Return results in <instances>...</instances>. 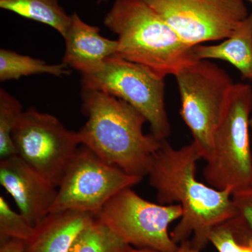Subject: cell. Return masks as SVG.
Listing matches in <instances>:
<instances>
[{
  "mask_svg": "<svg viewBox=\"0 0 252 252\" xmlns=\"http://www.w3.org/2000/svg\"><path fill=\"white\" fill-rule=\"evenodd\" d=\"M65 50L63 63L81 75L99 72L106 61L117 56L119 43L101 35L98 27L84 22L77 12L71 14V21L63 36Z\"/></svg>",
  "mask_w": 252,
  "mask_h": 252,
  "instance_id": "12",
  "label": "cell"
},
{
  "mask_svg": "<svg viewBox=\"0 0 252 252\" xmlns=\"http://www.w3.org/2000/svg\"><path fill=\"white\" fill-rule=\"evenodd\" d=\"M12 139L16 155L57 187L81 145L77 132L34 108L23 112Z\"/></svg>",
  "mask_w": 252,
  "mask_h": 252,
  "instance_id": "8",
  "label": "cell"
},
{
  "mask_svg": "<svg viewBox=\"0 0 252 252\" xmlns=\"http://www.w3.org/2000/svg\"><path fill=\"white\" fill-rule=\"evenodd\" d=\"M103 23L117 34V56L148 68L162 79L198 61L193 46L142 0H116Z\"/></svg>",
  "mask_w": 252,
  "mask_h": 252,
  "instance_id": "3",
  "label": "cell"
},
{
  "mask_svg": "<svg viewBox=\"0 0 252 252\" xmlns=\"http://www.w3.org/2000/svg\"><path fill=\"white\" fill-rule=\"evenodd\" d=\"M250 128H251L252 130V117L251 118V119H250Z\"/></svg>",
  "mask_w": 252,
  "mask_h": 252,
  "instance_id": "25",
  "label": "cell"
},
{
  "mask_svg": "<svg viewBox=\"0 0 252 252\" xmlns=\"http://www.w3.org/2000/svg\"><path fill=\"white\" fill-rule=\"evenodd\" d=\"M129 252H160L157 250H152L148 248H132ZM175 252H201L200 250L193 248L190 240L183 242L179 245V248Z\"/></svg>",
  "mask_w": 252,
  "mask_h": 252,
  "instance_id": "23",
  "label": "cell"
},
{
  "mask_svg": "<svg viewBox=\"0 0 252 252\" xmlns=\"http://www.w3.org/2000/svg\"><path fill=\"white\" fill-rule=\"evenodd\" d=\"M181 98L180 114L204 160L213 153L215 131L234 83L224 69L200 60L175 75Z\"/></svg>",
  "mask_w": 252,
  "mask_h": 252,
  "instance_id": "5",
  "label": "cell"
},
{
  "mask_svg": "<svg viewBox=\"0 0 252 252\" xmlns=\"http://www.w3.org/2000/svg\"><path fill=\"white\" fill-rule=\"evenodd\" d=\"M0 8L49 26L63 37L70 24L71 15L67 14L59 0H0Z\"/></svg>",
  "mask_w": 252,
  "mask_h": 252,
  "instance_id": "15",
  "label": "cell"
},
{
  "mask_svg": "<svg viewBox=\"0 0 252 252\" xmlns=\"http://www.w3.org/2000/svg\"><path fill=\"white\" fill-rule=\"evenodd\" d=\"M86 212L64 211L50 213L35 226L24 252H68L81 230L94 220Z\"/></svg>",
  "mask_w": 252,
  "mask_h": 252,
  "instance_id": "13",
  "label": "cell"
},
{
  "mask_svg": "<svg viewBox=\"0 0 252 252\" xmlns=\"http://www.w3.org/2000/svg\"><path fill=\"white\" fill-rule=\"evenodd\" d=\"M64 63L48 64L42 60L18 54L9 49L0 50V81L18 80L23 77L46 74L61 77L70 74Z\"/></svg>",
  "mask_w": 252,
  "mask_h": 252,
  "instance_id": "16",
  "label": "cell"
},
{
  "mask_svg": "<svg viewBox=\"0 0 252 252\" xmlns=\"http://www.w3.org/2000/svg\"><path fill=\"white\" fill-rule=\"evenodd\" d=\"M26 243L18 239H10L1 243L0 252H24Z\"/></svg>",
  "mask_w": 252,
  "mask_h": 252,
  "instance_id": "22",
  "label": "cell"
},
{
  "mask_svg": "<svg viewBox=\"0 0 252 252\" xmlns=\"http://www.w3.org/2000/svg\"><path fill=\"white\" fill-rule=\"evenodd\" d=\"M132 248L94 217L78 235L68 252H129Z\"/></svg>",
  "mask_w": 252,
  "mask_h": 252,
  "instance_id": "17",
  "label": "cell"
},
{
  "mask_svg": "<svg viewBox=\"0 0 252 252\" xmlns=\"http://www.w3.org/2000/svg\"><path fill=\"white\" fill-rule=\"evenodd\" d=\"M210 243L219 252H252V228L239 214L215 227Z\"/></svg>",
  "mask_w": 252,
  "mask_h": 252,
  "instance_id": "18",
  "label": "cell"
},
{
  "mask_svg": "<svg viewBox=\"0 0 252 252\" xmlns=\"http://www.w3.org/2000/svg\"><path fill=\"white\" fill-rule=\"evenodd\" d=\"M35 232V227L30 223L22 214L13 211L7 202L0 197V241L18 239L29 241Z\"/></svg>",
  "mask_w": 252,
  "mask_h": 252,
  "instance_id": "20",
  "label": "cell"
},
{
  "mask_svg": "<svg viewBox=\"0 0 252 252\" xmlns=\"http://www.w3.org/2000/svg\"><path fill=\"white\" fill-rule=\"evenodd\" d=\"M248 1H250V2H251L252 4V0H248Z\"/></svg>",
  "mask_w": 252,
  "mask_h": 252,
  "instance_id": "26",
  "label": "cell"
},
{
  "mask_svg": "<svg viewBox=\"0 0 252 252\" xmlns=\"http://www.w3.org/2000/svg\"><path fill=\"white\" fill-rule=\"evenodd\" d=\"M195 59H217L233 64L243 79L252 81V14L240 23L231 35L215 45L193 46Z\"/></svg>",
  "mask_w": 252,
  "mask_h": 252,
  "instance_id": "14",
  "label": "cell"
},
{
  "mask_svg": "<svg viewBox=\"0 0 252 252\" xmlns=\"http://www.w3.org/2000/svg\"><path fill=\"white\" fill-rule=\"evenodd\" d=\"M21 102L3 88L0 89V157L15 155L13 131L22 114Z\"/></svg>",
  "mask_w": 252,
  "mask_h": 252,
  "instance_id": "19",
  "label": "cell"
},
{
  "mask_svg": "<svg viewBox=\"0 0 252 252\" xmlns=\"http://www.w3.org/2000/svg\"><path fill=\"white\" fill-rule=\"evenodd\" d=\"M182 214L179 204L151 203L126 188L116 194L95 217L130 246L175 252L179 245L168 228Z\"/></svg>",
  "mask_w": 252,
  "mask_h": 252,
  "instance_id": "7",
  "label": "cell"
},
{
  "mask_svg": "<svg viewBox=\"0 0 252 252\" xmlns=\"http://www.w3.org/2000/svg\"><path fill=\"white\" fill-rule=\"evenodd\" d=\"M142 180L109 165L82 145L59 187L50 213L76 211L96 216L116 194Z\"/></svg>",
  "mask_w": 252,
  "mask_h": 252,
  "instance_id": "9",
  "label": "cell"
},
{
  "mask_svg": "<svg viewBox=\"0 0 252 252\" xmlns=\"http://www.w3.org/2000/svg\"><path fill=\"white\" fill-rule=\"evenodd\" d=\"M0 184L34 227L49 215L58 195L54 184L16 154L1 159Z\"/></svg>",
  "mask_w": 252,
  "mask_h": 252,
  "instance_id": "11",
  "label": "cell"
},
{
  "mask_svg": "<svg viewBox=\"0 0 252 252\" xmlns=\"http://www.w3.org/2000/svg\"><path fill=\"white\" fill-rule=\"evenodd\" d=\"M252 87L237 83L230 91L214 135L213 153L203 170L207 183L219 190L233 192L252 187L250 114Z\"/></svg>",
  "mask_w": 252,
  "mask_h": 252,
  "instance_id": "4",
  "label": "cell"
},
{
  "mask_svg": "<svg viewBox=\"0 0 252 252\" xmlns=\"http://www.w3.org/2000/svg\"><path fill=\"white\" fill-rule=\"evenodd\" d=\"M189 46L224 40L249 16L245 0H142Z\"/></svg>",
  "mask_w": 252,
  "mask_h": 252,
  "instance_id": "10",
  "label": "cell"
},
{
  "mask_svg": "<svg viewBox=\"0 0 252 252\" xmlns=\"http://www.w3.org/2000/svg\"><path fill=\"white\" fill-rule=\"evenodd\" d=\"M200 159L193 142L176 149L162 140L147 175L157 190L159 203L179 204L183 210L180 222L170 233L173 241L179 245L190 240L193 248L201 251L210 243L214 228L239 213L232 189L219 190L197 180Z\"/></svg>",
  "mask_w": 252,
  "mask_h": 252,
  "instance_id": "1",
  "label": "cell"
},
{
  "mask_svg": "<svg viewBox=\"0 0 252 252\" xmlns=\"http://www.w3.org/2000/svg\"><path fill=\"white\" fill-rule=\"evenodd\" d=\"M164 79L148 68L114 56L107 59L99 72L81 75V85L103 91L130 104L147 119L152 133L162 140L170 134Z\"/></svg>",
  "mask_w": 252,
  "mask_h": 252,
  "instance_id": "6",
  "label": "cell"
},
{
  "mask_svg": "<svg viewBox=\"0 0 252 252\" xmlns=\"http://www.w3.org/2000/svg\"><path fill=\"white\" fill-rule=\"evenodd\" d=\"M232 199L238 213L252 228V187L235 190Z\"/></svg>",
  "mask_w": 252,
  "mask_h": 252,
  "instance_id": "21",
  "label": "cell"
},
{
  "mask_svg": "<svg viewBox=\"0 0 252 252\" xmlns=\"http://www.w3.org/2000/svg\"><path fill=\"white\" fill-rule=\"evenodd\" d=\"M81 100L87 118L77 132L81 145L109 165L143 179L161 142L144 133L147 119L130 104L103 91L81 87Z\"/></svg>",
  "mask_w": 252,
  "mask_h": 252,
  "instance_id": "2",
  "label": "cell"
},
{
  "mask_svg": "<svg viewBox=\"0 0 252 252\" xmlns=\"http://www.w3.org/2000/svg\"><path fill=\"white\" fill-rule=\"evenodd\" d=\"M107 1H108V0H97V2L98 4H102V3L107 2Z\"/></svg>",
  "mask_w": 252,
  "mask_h": 252,
  "instance_id": "24",
  "label": "cell"
}]
</instances>
